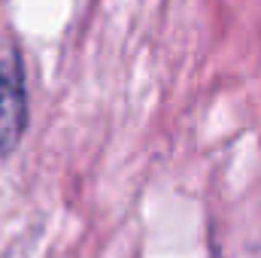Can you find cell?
I'll return each mask as SVG.
<instances>
[{
    "label": "cell",
    "instance_id": "6da1fadb",
    "mask_svg": "<svg viewBox=\"0 0 261 258\" xmlns=\"http://www.w3.org/2000/svg\"><path fill=\"white\" fill-rule=\"evenodd\" d=\"M28 125L24 73L15 55L0 52V158L15 149Z\"/></svg>",
    "mask_w": 261,
    "mask_h": 258
}]
</instances>
